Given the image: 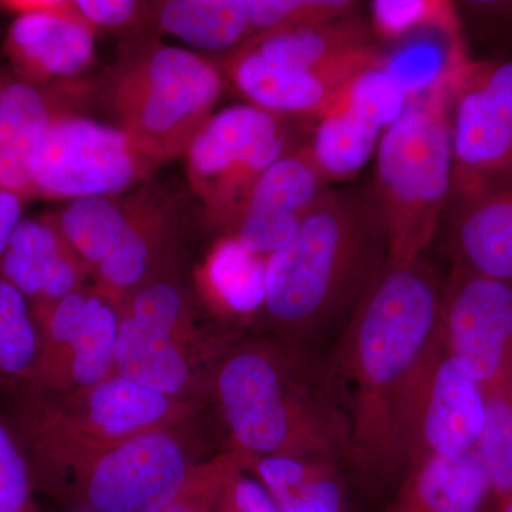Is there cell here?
<instances>
[{
    "mask_svg": "<svg viewBox=\"0 0 512 512\" xmlns=\"http://www.w3.org/2000/svg\"><path fill=\"white\" fill-rule=\"evenodd\" d=\"M56 114L36 84L18 80L0 87V191L35 195L43 143Z\"/></svg>",
    "mask_w": 512,
    "mask_h": 512,
    "instance_id": "obj_20",
    "label": "cell"
},
{
    "mask_svg": "<svg viewBox=\"0 0 512 512\" xmlns=\"http://www.w3.org/2000/svg\"><path fill=\"white\" fill-rule=\"evenodd\" d=\"M212 512H279L271 495L251 471H239L224 485Z\"/></svg>",
    "mask_w": 512,
    "mask_h": 512,
    "instance_id": "obj_36",
    "label": "cell"
},
{
    "mask_svg": "<svg viewBox=\"0 0 512 512\" xmlns=\"http://www.w3.org/2000/svg\"><path fill=\"white\" fill-rule=\"evenodd\" d=\"M356 5L348 0H251L254 37L349 18Z\"/></svg>",
    "mask_w": 512,
    "mask_h": 512,
    "instance_id": "obj_33",
    "label": "cell"
},
{
    "mask_svg": "<svg viewBox=\"0 0 512 512\" xmlns=\"http://www.w3.org/2000/svg\"><path fill=\"white\" fill-rule=\"evenodd\" d=\"M90 275L89 268L64 239L56 221L22 220L0 261V276L33 305L69 295Z\"/></svg>",
    "mask_w": 512,
    "mask_h": 512,
    "instance_id": "obj_19",
    "label": "cell"
},
{
    "mask_svg": "<svg viewBox=\"0 0 512 512\" xmlns=\"http://www.w3.org/2000/svg\"><path fill=\"white\" fill-rule=\"evenodd\" d=\"M237 336L205 338L180 286L154 279L120 306L114 373L151 392L198 403Z\"/></svg>",
    "mask_w": 512,
    "mask_h": 512,
    "instance_id": "obj_6",
    "label": "cell"
},
{
    "mask_svg": "<svg viewBox=\"0 0 512 512\" xmlns=\"http://www.w3.org/2000/svg\"><path fill=\"white\" fill-rule=\"evenodd\" d=\"M232 450L348 463L350 420L326 359L281 338H239L212 373Z\"/></svg>",
    "mask_w": 512,
    "mask_h": 512,
    "instance_id": "obj_2",
    "label": "cell"
},
{
    "mask_svg": "<svg viewBox=\"0 0 512 512\" xmlns=\"http://www.w3.org/2000/svg\"><path fill=\"white\" fill-rule=\"evenodd\" d=\"M448 77L409 103L383 131L373 190L389 261H414L430 248L450 201L454 153Z\"/></svg>",
    "mask_w": 512,
    "mask_h": 512,
    "instance_id": "obj_4",
    "label": "cell"
},
{
    "mask_svg": "<svg viewBox=\"0 0 512 512\" xmlns=\"http://www.w3.org/2000/svg\"><path fill=\"white\" fill-rule=\"evenodd\" d=\"M229 77L252 106L278 114H315L328 110L343 86L326 77L275 60L248 49H238L228 66Z\"/></svg>",
    "mask_w": 512,
    "mask_h": 512,
    "instance_id": "obj_22",
    "label": "cell"
},
{
    "mask_svg": "<svg viewBox=\"0 0 512 512\" xmlns=\"http://www.w3.org/2000/svg\"><path fill=\"white\" fill-rule=\"evenodd\" d=\"M490 497L487 471L471 451L407 468L382 512H481Z\"/></svg>",
    "mask_w": 512,
    "mask_h": 512,
    "instance_id": "obj_21",
    "label": "cell"
},
{
    "mask_svg": "<svg viewBox=\"0 0 512 512\" xmlns=\"http://www.w3.org/2000/svg\"><path fill=\"white\" fill-rule=\"evenodd\" d=\"M0 512H36L28 463L0 421Z\"/></svg>",
    "mask_w": 512,
    "mask_h": 512,
    "instance_id": "obj_35",
    "label": "cell"
},
{
    "mask_svg": "<svg viewBox=\"0 0 512 512\" xmlns=\"http://www.w3.org/2000/svg\"><path fill=\"white\" fill-rule=\"evenodd\" d=\"M268 258L225 235L212 247L197 274L212 311L225 319H251L265 309Z\"/></svg>",
    "mask_w": 512,
    "mask_h": 512,
    "instance_id": "obj_24",
    "label": "cell"
},
{
    "mask_svg": "<svg viewBox=\"0 0 512 512\" xmlns=\"http://www.w3.org/2000/svg\"><path fill=\"white\" fill-rule=\"evenodd\" d=\"M439 338L481 386L512 370V282L451 266L441 299Z\"/></svg>",
    "mask_w": 512,
    "mask_h": 512,
    "instance_id": "obj_14",
    "label": "cell"
},
{
    "mask_svg": "<svg viewBox=\"0 0 512 512\" xmlns=\"http://www.w3.org/2000/svg\"><path fill=\"white\" fill-rule=\"evenodd\" d=\"M481 512H512V494L490 497Z\"/></svg>",
    "mask_w": 512,
    "mask_h": 512,
    "instance_id": "obj_39",
    "label": "cell"
},
{
    "mask_svg": "<svg viewBox=\"0 0 512 512\" xmlns=\"http://www.w3.org/2000/svg\"><path fill=\"white\" fill-rule=\"evenodd\" d=\"M453 265L512 282V180L450 195Z\"/></svg>",
    "mask_w": 512,
    "mask_h": 512,
    "instance_id": "obj_17",
    "label": "cell"
},
{
    "mask_svg": "<svg viewBox=\"0 0 512 512\" xmlns=\"http://www.w3.org/2000/svg\"><path fill=\"white\" fill-rule=\"evenodd\" d=\"M373 29L386 40H399L421 30H436L448 39L461 40L456 6L436 0H376L370 6Z\"/></svg>",
    "mask_w": 512,
    "mask_h": 512,
    "instance_id": "obj_32",
    "label": "cell"
},
{
    "mask_svg": "<svg viewBox=\"0 0 512 512\" xmlns=\"http://www.w3.org/2000/svg\"><path fill=\"white\" fill-rule=\"evenodd\" d=\"M47 394L30 424L40 464L187 423L200 406L151 392L116 373L84 389Z\"/></svg>",
    "mask_w": 512,
    "mask_h": 512,
    "instance_id": "obj_8",
    "label": "cell"
},
{
    "mask_svg": "<svg viewBox=\"0 0 512 512\" xmlns=\"http://www.w3.org/2000/svg\"><path fill=\"white\" fill-rule=\"evenodd\" d=\"M40 349L32 377L47 393L84 389L114 375L120 306L80 288L32 306Z\"/></svg>",
    "mask_w": 512,
    "mask_h": 512,
    "instance_id": "obj_11",
    "label": "cell"
},
{
    "mask_svg": "<svg viewBox=\"0 0 512 512\" xmlns=\"http://www.w3.org/2000/svg\"><path fill=\"white\" fill-rule=\"evenodd\" d=\"M504 18L507 19L508 25L512 29V3H507L504 9Z\"/></svg>",
    "mask_w": 512,
    "mask_h": 512,
    "instance_id": "obj_40",
    "label": "cell"
},
{
    "mask_svg": "<svg viewBox=\"0 0 512 512\" xmlns=\"http://www.w3.org/2000/svg\"><path fill=\"white\" fill-rule=\"evenodd\" d=\"M387 264L373 192L328 190L296 237L269 256L264 311L279 338L306 348L345 326Z\"/></svg>",
    "mask_w": 512,
    "mask_h": 512,
    "instance_id": "obj_3",
    "label": "cell"
},
{
    "mask_svg": "<svg viewBox=\"0 0 512 512\" xmlns=\"http://www.w3.org/2000/svg\"><path fill=\"white\" fill-rule=\"evenodd\" d=\"M383 131L349 111L322 117L311 147L313 163L328 181H345L375 153Z\"/></svg>",
    "mask_w": 512,
    "mask_h": 512,
    "instance_id": "obj_27",
    "label": "cell"
},
{
    "mask_svg": "<svg viewBox=\"0 0 512 512\" xmlns=\"http://www.w3.org/2000/svg\"><path fill=\"white\" fill-rule=\"evenodd\" d=\"M443 288L423 258L389 261L326 359L348 406L346 464L373 490L402 477L404 413L439 339Z\"/></svg>",
    "mask_w": 512,
    "mask_h": 512,
    "instance_id": "obj_1",
    "label": "cell"
},
{
    "mask_svg": "<svg viewBox=\"0 0 512 512\" xmlns=\"http://www.w3.org/2000/svg\"><path fill=\"white\" fill-rule=\"evenodd\" d=\"M74 512H101V511L93 510V508L79 507V510H76Z\"/></svg>",
    "mask_w": 512,
    "mask_h": 512,
    "instance_id": "obj_41",
    "label": "cell"
},
{
    "mask_svg": "<svg viewBox=\"0 0 512 512\" xmlns=\"http://www.w3.org/2000/svg\"><path fill=\"white\" fill-rule=\"evenodd\" d=\"M484 421L483 386L437 339L414 380L404 413L403 473L426 458L476 451Z\"/></svg>",
    "mask_w": 512,
    "mask_h": 512,
    "instance_id": "obj_13",
    "label": "cell"
},
{
    "mask_svg": "<svg viewBox=\"0 0 512 512\" xmlns=\"http://www.w3.org/2000/svg\"><path fill=\"white\" fill-rule=\"evenodd\" d=\"M0 8L16 13L5 52L23 82L40 86L92 66L96 30L80 18L73 2L9 0L0 2Z\"/></svg>",
    "mask_w": 512,
    "mask_h": 512,
    "instance_id": "obj_15",
    "label": "cell"
},
{
    "mask_svg": "<svg viewBox=\"0 0 512 512\" xmlns=\"http://www.w3.org/2000/svg\"><path fill=\"white\" fill-rule=\"evenodd\" d=\"M181 211L173 198L151 190L126 200V221L113 251L93 272L96 291L114 303L154 281L158 264L181 232Z\"/></svg>",
    "mask_w": 512,
    "mask_h": 512,
    "instance_id": "obj_16",
    "label": "cell"
},
{
    "mask_svg": "<svg viewBox=\"0 0 512 512\" xmlns=\"http://www.w3.org/2000/svg\"><path fill=\"white\" fill-rule=\"evenodd\" d=\"M407 106L409 96L382 67L367 70L343 86L322 117L349 111L384 131L402 116Z\"/></svg>",
    "mask_w": 512,
    "mask_h": 512,
    "instance_id": "obj_31",
    "label": "cell"
},
{
    "mask_svg": "<svg viewBox=\"0 0 512 512\" xmlns=\"http://www.w3.org/2000/svg\"><path fill=\"white\" fill-rule=\"evenodd\" d=\"M239 49L312 70L338 86H346L367 70L386 66L383 56L370 45L365 26L352 16L326 25L254 37Z\"/></svg>",
    "mask_w": 512,
    "mask_h": 512,
    "instance_id": "obj_18",
    "label": "cell"
},
{
    "mask_svg": "<svg viewBox=\"0 0 512 512\" xmlns=\"http://www.w3.org/2000/svg\"><path fill=\"white\" fill-rule=\"evenodd\" d=\"M256 458L229 448L198 468L184 493L158 512H212L224 485L239 471H251Z\"/></svg>",
    "mask_w": 512,
    "mask_h": 512,
    "instance_id": "obj_34",
    "label": "cell"
},
{
    "mask_svg": "<svg viewBox=\"0 0 512 512\" xmlns=\"http://www.w3.org/2000/svg\"><path fill=\"white\" fill-rule=\"evenodd\" d=\"M124 221L126 201H116L113 197H87L70 201L56 224L93 275L119 241Z\"/></svg>",
    "mask_w": 512,
    "mask_h": 512,
    "instance_id": "obj_28",
    "label": "cell"
},
{
    "mask_svg": "<svg viewBox=\"0 0 512 512\" xmlns=\"http://www.w3.org/2000/svg\"><path fill=\"white\" fill-rule=\"evenodd\" d=\"M40 339L28 299L0 276V375L30 377Z\"/></svg>",
    "mask_w": 512,
    "mask_h": 512,
    "instance_id": "obj_30",
    "label": "cell"
},
{
    "mask_svg": "<svg viewBox=\"0 0 512 512\" xmlns=\"http://www.w3.org/2000/svg\"><path fill=\"white\" fill-rule=\"evenodd\" d=\"M326 184L328 180L313 163L308 148H302L296 153L285 154L266 168L248 191L238 211L252 208L305 218L328 191Z\"/></svg>",
    "mask_w": 512,
    "mask_h": 512,
    "instance_id": "obj_26",
    "label": "cell"
},
{
    "mask_svg": "<svg viewBox=\"0 0 512 512\" xmlns=\"http://www.w3.org/2000/svg\"><path fill=\"white\" fill-rule=\"evenodd\" d=\"M80 18L97 29H123L140 16V3L134 0H74Z\"/></svg>",
    "mask_w": 512,
    "mask_h": 512,
    "instance_id": "obj_37",
    "label": "cell"
},
{
    "mask_svg": "<svg viewBox=\"0 0 512 512\" xmlns=\"http://www.w3.org/2000/svg\"><path fill=\"white\" fill-rule=\"evenodd\" d=\"M224 90L220 70L183 47L151 43L113 74L109 103L119 128L153 163L187 154Z\"/></svg>",
    "mask_w": 512,
    "mask_h": 512,
    "instance_id": "obj_5",
    "label": "cell"
},
{
    "mask_svg": "<svg viewBox=\"0 0 512 512\" xmlns=\"http://www.w3.org/2000/svg\"><path fill=\"white\" fill-rule=\"evenodd\" d=\"M22 200L18 195L0 191V261L8 248L13 232L22 221Z\"/></svg>",
    "mask_w": 512,
    "mask_h": 512,
    "instance_id": "obj_38",
    "label": "cell"
},
{
    "mask_svg": "<svg viewBox=\"0 0 512 512\" xmlns=\"http://www.w3.org/2000/svg\"><path fill=\"white\" fill-rule=\"evenodd\" d=\"M451 130V194L512 180V60L467 63L453 90Z\"/></svg>",
    "mask_w": 512,
    "mask_h": 512,
    "instance_id": "obj_12",
    "label": "cell"
},
{
    "mask_svg": "<svg viewBox=\"0 0 512 512\" xmlns=\"http://www.w3.org/2000/svg\"><path fill=\"white\" fill-rule=\"evenodd\" d=\"M185 424L146 431L114 446L42 464L52 487L79 507L158 512L177 500L201 467Z\"/></svg>",
    "mask_w": 512,
    "mask_h": 512,
    "instance_id": "obj_7",
    "label": "cell"
},
{
    "mask_svg": "<svg viewBox=\"0 0 512 512\" xmlns=\"http://www.w3.org/2000/svg\"><path fill=\"white\" fill-rule=\"evenodd\" d=\"M153 165L119 127L59 113L43 143L35 195L72 201L113 197L143 181Z\"/></svg>",
    "mask_w": 512,
    "mask_h": 512,
    "instance_id": "obj_10",
    "label": "cell"
},
{
    "mask_svg": "<svg viewBox=\"0 0 512 512\" xmlns=\"http://www.w3.org/2000/svg\"><path fill=\"white\" fill-rule=\"evenodd\" d=\"M156 20L161 32L207 52L238 49L254 37L251 0H170L158 3Z\"/></svg>",
    "mask_w": 512,
    "mask_h": 512,
    "instance_id": "obj_25",
    "label": "cell"
},
{
    "mask_svg": "<svg viewBox=\"0 0 512 512\" xmlns=\"http://www.w3.org/2000/svg\"><path fill=\"white\" fill-rule=\"evenodd\" d=\"M279 117L238 104L214 114L192 141L185 154L188 178L212 221L229 225L255 181L285 156Z\"/></svg>",
    "mask_w": 512,
    "mask_h": 512,
    "instance_id": "obj_9",
    "label": "cell"
},
{
    "mask_svg": "<svg viewBox=\"0 0 512 512\" xmlns=\"http://www.w3.org/2000/svg\"><path fill=\"white\" fill-rule=\"evenodd\" d=\"M345 464L325 458H256L251 474L279 512H348Z\"/></svg>",
    "mask_w": 512,
    "mask_h": 512,
    "instance_id": "obj_23",
    "label": "cell"
},
{
    "mask_svg": "<svg viewBox=\"0 0 512 512\" xmlns=\"http://www.w3.org/2000/svg\"><path fill=\"white\" fill-rule=\"evenodd\" d=\"M483 390L485 421L476 453L487 471L491 497L512 494V370Z\"/></svg>",
    "mask_w": 512,
    "mask_h": 512,
    "instance_id": "obj_29",
    "label": "cell"
}]
</instances>
